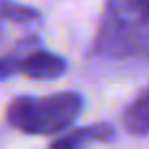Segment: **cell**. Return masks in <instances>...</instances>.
<instances>
[{"label":"cell","mask_w":149,"mask_h":149,"mask_svg":"<svg viewBox=\"0 0 149 149\" xmlns=\"http://www.w3.org/2000/svg\"><path fill=\"white\" fill-rule=\"evenodd\" d=\"M81 112V95L72 91L51 95H19L7 109V123L26 135H54L65 130Z\"/></svg>","instance_id":"obj_1"},{"label":"cell","mask_w":149,"mask_h":149,"mask_svg":"<svg viewBox=\"0 0 149 149\" xmlns=\"http://www.w3.org/2000/svg\"><path fill=\"white\" fill-rule=\"evenodd\" d=\"M149 40V0H107L95 33V51L107 56L137 54Z\"/></svg>","instance_id":"obj_2"},{"label":"cell","mask_w":149,"mask_h":149,"mask_svg":"<svg viewBox=\"0 0 149 149\" xmlns=\"http://www.w3.org/2000/svg\"><path fill=\"white\" fill-rule=\"evenodd\" d=\"M68 63L65 58L51 54V51H33L28 56H21L19 72L28 79H56L65 72Z\"/></svg>","instance_id":"obj_3"},{"label":"cell","mask_w":149,"mask_h":149,"mask_svg":"<svg viewBox=\"0 0 149 149\" xmlns=\"http://www.w3.org/2000/svg\"><path fill=\"white\" fill-rule=\"evenodd\" d=\"M112 137H114V128L109 123H93V126H84L61 135L49 147H81L88 142H109Z\"/></svg>","instance_id":"obj_4"},{"label":"cell","mask_w":149,"mask_h":149,"mask_svg":"<svg viewBox=\"0 0 149 149\" xmlns=\"http://www.w3.org/2000/svg\"><path fill=\"white\" fill-rule=\"evenodd\" d=\"M123 128L133 135H149V88L142 91L123 112Z\"/></svg>","instance_id":"obj_5"},{"label":"cell","mask_w":149,"mask_h":149,"mask_svg":"<svg viewBox=\"0 0 149 149\" xmlns=\"http://www.w3.org/2000/svg\"><path fill=\"white\" fill-rule=\"evenodd\" d=\"M16 21V23H33L40 19V12L26 5H16L12 0H0V21Z\"/></svg>","instance_id":"obj_6"},{"label":"cell","mask_w":149,"mask_h":149,"mask_svg":"<svg viewBox=\"0 0 149 149\" xmlns=\"http://www.w3.org/2000/svg\"><path fill=\"white\" fill-rule=\"evenodd\" d=\"M19 68H21V56H16V54L0 56V81L19 74Z\"/></svg>","instance_id":"obj_7"},{"label":"cell","mask_w":149,"mask_h":149,"mask_svg":"<svg viewBox=\"0 0 149 149\" xmlns=\"http://www.w3.org/2000/svg\"><path fill=\"white\" fill-rule=\"evenodd\" d=\"M49 149H81V147H49Z\"/></svg>","instance_id":"obj_8"}]
</instances>
